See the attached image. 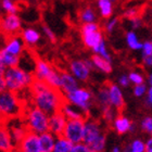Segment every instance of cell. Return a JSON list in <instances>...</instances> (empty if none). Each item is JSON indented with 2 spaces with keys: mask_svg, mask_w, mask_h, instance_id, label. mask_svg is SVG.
<instances>
[{
  "mask_svg": "<svg viewBox=\"0 0 152 152\" xmlns=\"http://www.w3.org/2000/svg\"><path fill=\"white\" fill-rule=\"evenodd\" d=\"M29 91L32 94L33 104L46 112L48 115L61 111V108L65 102V96L60 89L53 88L41 80L35 79Z\"/></svg>",
  "mask_w": 152,
  "mask_h": 152,
  "instance_id": "6da1fadb",
  "label": "cell"
},
{
  "mask_svg": "<svg viewBox=\"0 0 152 152\" xmlns=\"http://www.w3.org/2000/svg\"><path fill=\"white\" fill-rule=\"evenodd\" d=\"M6 88L13 92H22L25 89H29L35 80L32 72L24 70L21 66L8 67L3 75Z\"/></svg>",
  "mask_w": 152,
  "mask_h": 152,
  "instance_id": "7a4b0ae2",
  "label": "cell"
},
{
  "mask_svg": "<svg viewBox=\"0 0 152 152\" xmlns=\"http://www.w3.org/2000/svg\"><path fill=\"white\" fill-rule=\"evenodd\" d=\"M107 135L102 129L99 121L88 117L85 121L84 141L92 150V152H103L105 148Z\"/></svg>",
  "mask_w": 152,
  "mask_h": 152,
  "instance_id": "3957f363",
  "label": "cell"
},
{
  "mask_svg": "<svg viewBox=\"0 0 152 152\" xmlns=\"http://www.w3.org/2000/svg\"><path fill=\"white\" fill-rule=\"evenodd\" d=\"M25 109L16 92L4 89L0 92V115L3 120L23 116Z\"/></svg>",
  "mask_w": 152,
  "mask_h": 152,
  "instance_id": "277c9868",
  "label": "cell"
},
{
  "mask_svg": "<svg viewBox=\"0 0 152 152\" xmlns=\"http://www.w3.org/2000/svg\"><path fill=\"white\" fill-rule=\"evenodd\" d=\"M23 117L29 132L40 135L49 130V115L35 105L24 111Z\"/></svg>",
  "mask_w": 152,
  "mask_h": 152,
  "instance_id": "5b68a950",
  "label": "cell"
},
{
  "mask_svg": "<svg viewBox=\"0 0 152 152\" xmlns=\"http://www.w3.org/2000/svg\"><path fill=\"white\" fill-rule=\"evenodd\" d=\"M64 96H65V100L67 102L76 105L77 108L85 112L87 115L91 110L94 101H95V97L92 95V92L85 87H78L75 91Z\"/></svg>",
  "mask_w": 152,
  "mask_h": 152,
  "instance_id": "8992f818",
  "label": "cell"
},
{
  "mask_svg": "<svg viewBox=\"0 0 152 152\" xmlns=\"http://www.w3.org/2000/svg\"><path fill=\"white\" fill-rule=\"evenodd\" d=\"M85 121L86 120H67L63 136L75 143L84 141L85 135Z\"/></svg>",
  "mask_w": 152,
  "mask_h": 152,
  "instance_id": "52a82bcc",
  "label": "cell"
},
{
  "mask_svg": "<svg viewBox=\"0 0 152 152\" xmlns=\"http://www.w3.org/2000/svg\"><path fill=\"white\" fill-rule=\"evenodd\" d=\"M22 29V21L16 13H7L0 19V31L8 37L15 36Z\"/></svg>",
  "mask_w": 152,
  "mask_h": 152,
  "instance_id": "ba28073f",
  "label": "cell"
},
{
  "mask_svg": "<svg viewBox=\"0 0 152 152\" xmlns=\"http://www.w3.org/2000/svg\"><path fill=\"white\" fill-rule=\"evenodd\" d=\"M95 69L91 60H73L70 63V72L79 82H88L90 71Z\"/></svg>",
  "mask_w": 152,
  "mask_h": 152,
  "instance_id": "9c48e42d",
  "label": "cell"
},
{
  "mask_svg": "<svg viewBox=\"0 0 152 152\" xmlns=\"http://www.w3.org/2000/svg\"><path fill=\"white\" fill-rule=\"evenodd\" d=\"M16 152H41L39 137L33 132H27L22 140L16 145Z\"/></svg>",
  "mask_w": 152,
  "mask_h": 152,
  "instance_id": "30bf717a",
  "label": "cell"
},
{
  "mask_svg": "<svg viewBox=\"0 0 152 152\" xmlns=\"http://www.w3.org/2000/svg\"><path fill=\"white\" fill-rule=\"evenodd\" d=\"M105 84H107V86H108V88H109V95H110L111 104L116 109L117 115H120V114H122V112L124 111V109H125V101H124L122 91H121V89L118 88V86L115 85L111 80H107Z\"/></svg>",
  "mask_w": 152,
  "mask_h": 152,
  "instance_id": "8fae6325",
  "label": "cell"
},
{
  "mask_svg": "<svg viewBox=\"0 0 152 152\" xmlns=\"http://www.w3.org/2000/svg\"><path fill=\"white\" fill-rule=\"evenodd\" d=\"M54 70L56 69L49 62L41 58H37L35 60V67H34L33 74H34L36 80H41V82L46 83L51 76V74L53 73Z\"/></svg>",
  "mask_w": 152,
  "mask_h": 152,
  "instance_id": "7c38bea8",
  "label": "cell"
},
{
  "mask_svg": "<svg viewBox=\"0 0 152 152\" xmlns=\"http://www.w3.org/2000/svg\"><path fill=\"white\" fill-rule=\"evenodd\" d=\"M67 123V118L61 111L49 115V132L54 134L56 136L63 135L65 126Z\"/></svg>",
  "mask_w": 152,
  "mask_h": 152,
  "instance_id": "4fadbf2b",
  "label": "cell"
},
{
  "mask_svg": "<svg viewBox=\"0 0 152 152\" xmlns=\"http://www.w3.org/2000/svg\"><path fill=\"white\" fill-rule=\"evenodd\" d=\"M21 120V116L20 117H14V118H10V125L7 124V127L9 128L10 134L12 136V139L14 141L15 145L22 140V138L25 136V134L28 132L27 127L25 125V122L24 121H20Z\"/></svg>",
  "mask_w": 152,
  "mask_h": 152,
  "instance_id": "5bb4252c",
  "label": "cell"
},
{
  "mask_svg": "<svg viewBox=\"0 0 152 152\" xmlns=\"http://www.w3.org/2000/svg\"><path fill=\"white\" fill-rule=\"evenodd\" d=\"M16 145L12 139L9 128L0 122V152H15Z\"/></svg>",
  "mask_w": 152,
  "mask_h": 152,
  "instance_id": "9a60e30c",
  "label": "cell"
},
{
  "mask_svg": "<svg viewBox=\"0 0 152 152\" xmlns=\"http://www.w3.org/2000/svg\"><path fill=\"white\" fill-rule=\"evenodd\" d=\"M3 49L11 54L22 57V54L24 53V50H25V42L23 41L21 36H11V37H8Z\"/></svg>",
  "mask_w": 152,
  "mask_h": 152,
  "instance_id": "2e32d148",
  "label": "cell"
},
{
  "mask_svg": "<svg viewBox=\"0 0 152 152\" xmlns=\"http://www.w3.org/2000/svg\"><path fill=\"white\" fill-rule=\"evenodd\" d=\"M78 80L75 78V76L71 72L66 71H61V88L60 90L64 95L71 94L75 91L78 88Z\"/></svg>",
  "mask_w": 152,
  "mask_h": 152,
  "instance_id": "e0dca14e",
  "label": "cell"
},
{
  "mask_svg": "<svg viewBox=\"0 0 152 152\" xmlns=\"http://www.w3.org/2000/svg\"><path fill=\"white\" fill-rule=\"evenodd\" d=\"M61 112L66 116L67 120H87L89 117L83 110L70 102H67L66 100L61 108Z\"/></svg>",
  "mask_w": 152,
  "mask_h": 152,
  "instance_id": "ac0fdd59",
  "label": "cell"
},
{
  "mask_svg": "<svg viewBox=\"0 0 152 152\" xmlns=\"http://www.w3.org/2000/svg\"><path fill=\"white\" fill-rule=\"evenodd\" d=\"M80 34H82V40L84 45L91 50H94L97 46L101 44V41H103L101 29L91 31V32H80Z\"/></svg>",
  "mask_w": 152,
  "mask_h": 152,
  "instance_id": "d6986e66",
  "label": "cell"
},
{
  "mask_svg": "<svg viewBox=\"0 0 152 152\" xmlns=\"http://www.w3.org/2000/svg\"><path fill=\"white\" fill-rule=\"evenodd\" d=\"M21 37H22L23 41L25 42L26 46L34 47V46H36L40 41L41 35L40 33L38 32L36 28H34V27H26V28L22 29Z\"/></svg>",
  "mask_w": 152,
  "mask_h": 152,
  "instance_id": "ffe728a7",
  "label": "cell"
},
{
  "mask_svg": "<svg viewBox=\"0 0 152 152\" xmlns=\"http://www.w3.org/2000/svg\"><path fill=\"white\" fill-rule=\"evenodd\" d=\"M95 101L98 103L102 111L105 110V109H109L113 107V105L111 104V101H110L109 88L105 83L98 89V92H97V95H96V97H95Z\"/></svg>",
  "mask_w": 152,
  "mask_h": 152,
  "instance_id": "44dd1931",
  "label": "cell"
},
{
  "mask_svg": "<svg viewBox=\"0 0 152 152\" xmlns=\"http://www.w3.org/2000/svg\"><path fill=\"white\" fill-rule=\"evenodd\" d=\"M39 137V145H40L41 152H52L53 147L56 143V138L57 136L52 134L51 132H45V133L38 135Z\"/></svg>",
  "mask_w": 152,
  "mask_h": 152,
  "instance_id": "7402d4cb",
  "label": "cell"
},
{
  "mask_svg": "<svg viewBox=\"0 0 152 152\" xmlns=\"http://www.w3.org/2000/svg\"><path fill=\"white\" fill-rule=\"evenodd\" d=\"M113 126L118 135H124L127 132L133 129V122L129 118H127V117L123 116L122 114H120L114 118Z\"/></svg>",
  "mask_w": 152,
  "mask_h": 152,
  "instance_id": "603a6c76",
  "label": "cell"
},
{
  "mask_svg": "<svg viewBox=\"0 0 152 152\" xmlns=\"http://www.w3.org/2000/svg\"><path fill=\"white\" fill-rule=\"evenodd\" d=\"M90 60H91V62L95 65V69H97V70L101 71V72H103L105 74H110L112 72L111 62L108 61L107 59H104V58H102L101 56L95 53Z\"/></svg>",
  "mask_w": 152,
  "mask_h": 152,
  "instance_id": "cb8c5ba5",
  "label": "cell"
},
{
  "mask_svg": "<svg viewBox=\"0 0 152 152\" xmlns=\"http://www.w3.org/2000/svg\"><path fill=\"white\" fill-rule=\"evenodd\" d=\"M73 146L74 143L67 139L66 137H64L63 135L57 136L52 152H70L71 149L73 148Z\"/></svg>",
  "mask_w": 152,
  "mask_h": 152,
  "instance_id": "d4e9b609",
  "label": "cell"
},
{
  "mask_svg": "<svg viewBox=\"0 0 152 152\" xmlns=\"http://www.w3.org/2000/svg\"><path fill=\"white\" fill-rule=\"evenodd\" d=\"M0 59L2 60V62L4 63V65L7 67H13V66H19L20 65L21 57H18V56L9 53L3 48H1L0 49Z\"/></svg>",
  "mask_w": 152,
  "mask_h": 152,
  "instance_id": "484cf974",
  "label": "cell"
},
{
  "mask_svg": "<svg viewBox=\"0 0 152 152\" xmlns=\"http://www.w3.org/2000/svg\"><path fill=\"white\" fill-rule=\"evenodd\" d=\"M97 16H96V12L94 11L92 8L90 7H85L80 10L79 12V20L82 21L83 24L85 23H92L95 22Z\"/></svg>",
  "mask_w": 152,
  "mask_h": 152,
  "instance_id": "4316f807",
  "label": "cell"
},
{
  "mask_svg": "<svg viewBox=\"0 0 152 152\" xmlns=\"http://www.w3.org/2000/svg\"><path fill=\"white\" fill-rule=\"evenodd\" d=\"M98 6L103 19H109L112 15L113 9H112V3L110 0H98Z\"/></svg>",
  "mask_w": 152,
  "mask_h": 152,
  "instance_id": "83f0119b",
  "label": "cell"
},
{
  "mask_svg": "<svg viewBox=\"0 0 152 152\" xmlns=\"http://www.w3.org/2000/svg\"><path fill=\"white\" fill-rule=\"evenodd\" d=\"M126 40H127V44H128L130 49H133V50H140V49H142L143 45L140 44L139 40H138V38H137V36H136V34H135L134 32L127 33Z\"/></svg>",
  "mask_w": 152,
  "mask_h": 152,
  "instance_id": "f1b7e54d",
  "label": "cell"
},
{
  "mask_svg": "<svg viewBox=\"0 0 152 152\" xmlns=\"http://www.w3.org/2000/svg\"><path fill=\"white\" fill-rule=\"evenodd\" d=\"M124 152H146V143L139 139L134 140L126 147V149H124Z\"/></svg>",
  "mask_w": 152,
  "mask_h": 152,
  "instance_id": "f546056e",
  "label": "cell"
},
{
  "mask_svg": "<svg viewBox=\"0 0 152 152\" xmlns=\"http://www.w3.org/2000/svg\"><path fill=\"white\" fill-rule=\"evenodd\" d=\"M0 6L6 13H18L19 11L18 4L13 0H1Z\"/></svg>",
  "mask_w": 152,
  "mask_h": 152,
  "instance_id": "4dcf8cb0",
  "label": "cell"
},
{
  "mask_svg": "<svg viewBox=\"0 0 152 152\" xmlns=\"http://www.w3.org/2000/svg\"><path fill=\"white\" fill-rule=\"evenodd\" d=\"M92 51H94V52H95L96 54H99V56H101L102 58H104V59H107V60L110 61V62L112 61L111 56L109 54L108 50H107V48H105L104 40L101 41V44L99 45V46H97V47H96Z\"/></svg>",
  "mask_w": 152,
  "mask_h": 152,
  "instance_id": "1f68e13d",
  "label": "cell"
},
{
  "mask_svg": "<svg viewBox=\"0 0 152 152\" xmlns=\"http://www.w3.org/2000/svg\"><path fill=\"white\" fill-rule=\"evenodd\" d=\"M141 129L152 136V116H146L141 122Z\"/></svg>",
  "mask_w": 152,
  "mask_h": 152,
  "instance_id": "d6a6232c",
  "label": "cell"
},
{
  "mask_svg": "<svg viewBox=\"0 0 152 152\" xmlns=\"http://www.w3.org/2000/svg\"><path fill=\"white\" fill-rule=\"evenodd\" d=\"M129 80L132 83H134L135 85H141V84H145V78H143V75H141L140 73H137V72H130L129 75Z\"/></svg>",
  "mask_w": 152,
  "mask_h": 152,
  "instance_id": "836d02e7",
  "label": "cell"
},
{
  "mask_svg": "<svg viewBox=\"0 0 152 152\" xmlns=\"http://www.w3.org/2000/svg\"><path fill=\"white\" fill-rule=\"evenodd\" d=\"M70 152H92V150L85 142H79L75 143Z\"/></svg>",
  "mask_w": 152,
  "mask_h": 152,
  "instance_id": "e575fe53",
  "label": "cell"
},
{
  "mask_svg": "<svg viewBox=\"0 0 152 152\" xmlns=\"http://www.w3.org/2000/svg\"><path fill=\"white\" fill-rule=\"evenodd\" d=\"M42 32H44L45 36L51 41V42H56L57 41V37H56V34L53 33V31L47 25H42Z\"/></svg>",
  "mask_w": 152,
  "mask_h": 152,
  "instance_id": "d590c367",
  "label": "cell"
},
{
  "mask_svg": "<svg viewBox=\"0 0 152 152\" xmlns=\"http://www.w3.org/2000/svg\"><path fill=\"white\" fill-rule=\"evenodd\" d=\"M147 91V87L145 84H141V85H136V87L134 88V95L136 97H142Z\"/></svg>",
  "mask_w": 152,
  "mask_h": 152,
  "instance_id": "8d00e7d4",
  "label": "cell"
},
{
  "mask_svg": "<svg viewBox=\"0 0 152 152\" xmlns=\"http://www.w3.org/2000/svg\"><path fill=\"white\" fill-rule=\"evenodd\" d=\"M152 54V42L146 41L142 47V56H149Z\"/></svg>",
  "mask_w": 152,
  "mask_h": 152,
  "instance_id": "74e56055",
  "label": "cell"
},
{
  "mask_svg": "<svg viewBox=\"0 0 152 152\" xmlns=\"http://www.w3.org/2000/svg\"><path fill=\"white\" fill-rule=\"evenodd\" d=\"M129 82H130L129 77L126 75H121V77L118 78V83H120L123 87H127V86L129 85Z\"/></svg>",
  "mask_w": 152,
  "mask_h": 152,
  "instance_id": "f35d334b",
  "label": "cell"
},
{
  "mask_svg": "<svg viewBox=\"0 0 152 152\" xmlns=\"http://www.w3.org/2000/svg\"><path fill=\"white\" fill-rule=\"evenodd\" d=\"M146 105L148 108H152V86H150L149 90H148V95L146 99Z\"/></svg>",
  "mask_w": 152,
  "mask_h": 152,
  "instance_id": "ab89813d",
  "label": "cell"
},
{
  "mask_svg": "<svg viewBox=\"0 0 152 152\" xmlns=\"http://www.w3.org/2000/svg\"><path fill=\"white\" fill-rule=\"evenodd\" d=\"M142 62L146 66H152V54L142 56Z\"/></svg>",
  "mask_w": 152,
  "mask_h": 152,
  "instance_id": "60d3db41",
  "label": "cell"
},
{
  "mask_svg": "<svg viewBox=\"0 0 152 152\" xmlns=\"http://www.w3.org/2000/svg\"><path fill=\"white\" fill-rule=\"evenodd\" d=\"M116 23H117V20L116 19H115V20H112L111 22H109L108 24H107V32L111 33L112 31H113L114 26L116 25Z\"/></svg>",
  "mask_w": 152,
  "mask_h": 152,
  "instance_id": "b9f144b4",
  "label": "cell"
},
{
  "mask_svg": "<svg viewBox=\"0 0 152 152\" xmlns=\"http://www.w3.org/2000/svg\"><path fill=\"white\" fill-rule=\"evenodd\" d=\"M8 67L4 65V63L2 62V60L0 59V77H3V75H4V73H6V71Z\"/></svg>",
  "mask_w": 152,
  "mask_h": 152,
  "instance_id": "7bdbcfd3",
  "label": "cell"
},
{
  "mask_svg": "<svg viewBox=\"0 0 152 152\" xmlns=\"http://www.w3.org/2000/svg\"><path fill=\"white\" fill-rule=\"evenodd\" d=\"M146 152H152V137L147 140L146 142Z\"/></svg>",
  "mask_w": 152,
  "mask_h": 152,
  "instance_id": "ee69618b",
  "label": "cell"
},
{
  "mask_svg": "<svg viewBox=\"0 0 152 152\" xmlns=\"http://www.w3.org/2000/svg\"><path fill=\"white\" fill-rule=\"evenodd\" d=\"M6 88V83H4V79H3V77H0V92L3 91Z\"/></svg>",
  "mask_w": 152,
  "mask_h": 152,
  "instance_id": "f6af8a7d",
  "label": "cell"
},
{
  "mask_svg": "<svg viewBox=\"0 0 152 152\" xmlns=\"http://www.w3.org/2000/svg\"><path fill=\"white\" fill-rule=\"evenodd\" d=\"M148 82H149V85L152 86V73L149 74V77H148Z\"/></svg>",
  "mask_w": 152,
  "mask_h": 152,
  "instance_id": "bcb514c9",
  "label": "cell"
},
{
  "mask_svg": "<svg viewBox=\"0 0 152 152\" xmlns=\"http://www.w3.org/2000/svg\"><path fill=\"white\" fill-rule=\"evenodd\" d=\"M112 152H121V148L120 147H114Z\"/></svg>",
  "mask_w": 152,
  "mask_h": 152,
  "instance_id": "7dc6e473",
  "label": "cell"
},
{
  "mask_svg": "<svg viewBox=\"0 0 152 152\" xmlns=\"http://www.w3.org/2000/svg\"><path fill=\"white\" fill-rule=\"evenodd\" d=\"M1 120H3V118H2V117H1V115H0V122H2V121H1Z\"/></svg>",
  "mask_w": 152,
  "mask_h": 152,
  "instance_id": "c3c4849f",
  "label": "cell"
},
{
  "mask_svg": "<svg viewBox=\"0 0 152 152\" xmlns=\"http://www.w3.org/2000/svg\"><path fill=\"white\" fill-rule=\"evenodd\" d=\"M0 1H1V0H0Z\"/></svg>",
  "mask_w": 152,
  "mask_h": 152,
  "instance_id": "681fc988",
  "label": "cell"
},
{
  "mask_svg": "<svg viewBox=\"0 0 152 152\" xmlns=\"http://www.w3.org/2000/svg\"><path fill=\"white\" fill-rule=\"evenodd\" d=\"M151 42H152V41H151Z\"/></svg>",
  "mask_w": 152,
  "mask_h": 152,
  "instance_id": "f907efd6",
  "label": "cell"
},
{
  "mask_svg": "<svg viewBox=\"0 0 152 152\" xmlns=\"http://www.w3.org/2000/svg\"><path fill=\"white\" fill-rule=\"evenodd\" d=\"M15 152H16V151H15Z\"/></svg>",
  "mask_w": 152,
  "mask_h": 152,
  "instance_id": "816d5d0a",
  "label": "cell"
}]
</instances>
